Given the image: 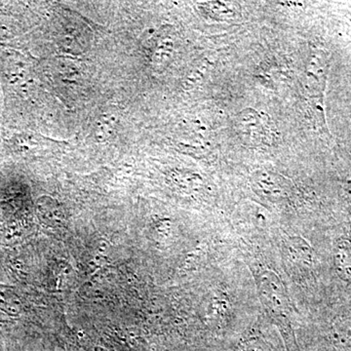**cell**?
Segmentation results:
<instances>
[{"label": "cell", "mask_w": 351, "mask_h": 351, "mask_svg": "<svg viewBox=\"0 0 351 351\" xmlns=\"http://www.w3.org/2000/svg\"><path fill=\"white\" fill-rule=\"evenodd\" d=\"M331 56L324 48H315L307 59L304 71V91L309 119L319 133L330 136L325 117L324 95Z\"/></svg>", "instance_id": "1"}, {"label": "cell", "mask_w": 351, "mask_h": 351, "mask_svg": "<svg viewBox=\"0 0 351 351\" xmlns=\"http://www.w3.org/2000/svg\"><path fill=\"white\" fill-rule=\"evenodd\" d=\"M233 124L240 141L247 147L258 149L276 143V127L267 113L246 108L235 115Z\"/></svg>", "instance_id": "2"}, {"label": "cell", "mask_w": 351, "mask_h": 351, "mask_svg": "<svg viewBox=\"0 0 351 351\" xmlns=\"http://www.w3.org/2000/svg\"><path fill=\"white\" fill-rule=\"evenodd\" d=\"M258 281L261 297L265 306L276 315H288V295L279 277L274 272L263 271L258 276Z\"/></svg>", "instance_id": "3"}, {"label": "cell", "mask_w": 351, "mask_h": 351, "mask_svg": "<svg viewBox=\"0 0 351 351\" xmlns=\"http://www.w3.org/2000/svg\"><path fill=\"white\" fill-rule=\"evenodd\" d=\"M256 193L265 199L277 201L287 197L289 182L282 176L269 171H257L252 177Z\"/></svg>", "instance_id": "4"}, {"label": "cell", "mask_w": 351, "mask_h": 351, "mask_svg": "<svg viewBox=\"0 0 351 351\" xmlns=\"http://www.w3.org/2000/svg\"><path fill=\"white\" fill-rule=\"evenodd\" d=\"M171 188L184 195H193L201 191L204 184L202 177L189 170H172L166 177Z\"/></svg>", "instance_id": "5"}, {"label": "cell", "mask_w": 351, "mask_h": 351, "mask_svg": "<svg viewBox=\"0 0 351 351\" xmlns=\"http://www.w3.org/2000/svg\"><path fill=\"white\" fill-rule=\"evenodd\" d=\"M38 212L40 218L47 225L61 226L64 223V214L63 209L52 198H40L38 201Z\"/></svg>", "instance_id": "6"}, {"label": "cell", "mask_w": 351, "mask_h": 351, "mask_svg": "<svg viewBox=\"0 0 351 351\" xmlns=\"http://www.w3.org/2000/svg\"><path fill=\"white\" fill-rule=\"evenodd\" d=\"M174 43L169 36H159L151 52V61L156 66H164L172 58Z\"/></svg>", "instance_id": "7"}, {"label": "cell", "mask_w": 351, "mask_h": 351, "mask_svg": "<svg viewBox=\"0 0 351 351\" xmlns=\"http://www.w3.org/2000/svg\"><path fill=\"white\" fill-rule=\"evenodd\" d=\"M201 8L208 17L218 21H232L237 15L234 6L226 2H206L201 5Z\"/></svg>", "instance_id": "8"}, {"label": "cell", "mask_w": 351, "mask_h": 351, "mask_svg": "<svg viewBox=\"0 0 351 351\" xmlns=\"http://www.w3.org/2000/svg\"><path fill=\"white\" fill-rule=\"evenodd\" d=\"M289 260L299 267V263H306L307 246L300 239H291L286 245Z\"/></svg>", "instance_id": "9"}, {"label": "cell", "mask_w": 351, "mask_h": 351, "mask_svg": "<svg viewBox=\"0 0 351 351\" xmlns=\"http://www.w3.org/2000/svg\"><path fill=\"white\" fill-rule=\"evenodd\" d=\"M0 309L14 315L19 313L20 304L15 295L7 292H0Z\"/></svg>", "instance_id": "10"}, {"label": "cell", "mask_w": 351, "mask_h": 351, "mask_svg": "<svg viewBox=\"0 0 351 351\" xmlns=\"http://www.w3.org/2000/svg\"><path fill=\"white\" fill-rule=\"evenodd\" d=\"M114 117L107 115V117H101L100 124H99V137L104 138V136L108 135V132L112 130L113 123H114Z\"/></svg>", "instance_id": "11"}, {"label": "cell", "mask_w": 351, "mask_h": 351, "mask_svg": "<svg viewBox=\"0 0 351 351\" xmlns=\"http://www.w3.org/2000/svg\"><path fill=\"white\" fill-rule=\"evenodd\" d=\"M237 351H265L257 339H245L239 346Z\"/></svg>", "instance_id": "12"}, {"label": "cell", "mask_w": 351, "mask_h": 351, "mask_svg": "<svg viewBox=\"0 0 351 351\" xmlns=\"http://www.w3.org/2000/svg\"><path fill=\"white\" fill-rule=\"evenodd\" d=\"M208 64H202L201 66L196 68L193 73H191V75L189 76L188 80H186V84L188 85H193L196 83V80L198 78H201L202 75H204L205 69H207Z\"/></svg>", "instance_id": "13"}]
</instances>
